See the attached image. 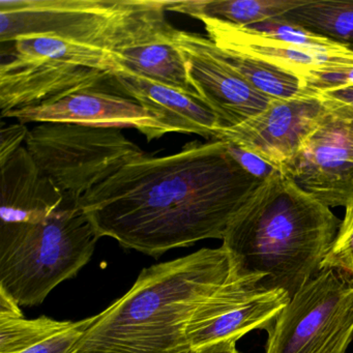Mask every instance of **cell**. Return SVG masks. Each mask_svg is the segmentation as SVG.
I'll list each match as a JSON object with an SVG mask.
<instances>
[{
    "label": "cell",
    "instance_id": "83f0119b",
    "mask_svg": "<svg viewBox=\"0 0 353 353\" xmlns=\"http://www.w3.org/2000/svg\"><path fill=\"white\" fill-rule=\"evenodd\" d=\"M16 317H23L20 305L11 295L0 289V318Z\"/></svg>",
    "mask_w": 353,
    "mask_h": 353
},
{
    "label": "cell",
    "instance_id": "ffe728a7",
    "mask_svg": "<svg viewBox=\"0 0 353 353\" xmlns=\"http://www.w3.org/2000/svg\"><path fill=\"white\" fill-rule=\"evenodd\" d=\"M219 49L233 69L236 70L255 90L270 98L289 100L311 92L305 88L303 79L280 68L235 51Z\"/></svg>",
    "mask_w": 353,
    "mask_h": 353
},
{
    "label": "cell",
    "instance_id": "52a82bcc",
    "mask_svg": "<svg viewBox=\"0 0 353 353\" xmlns=\"http://www.w3.org/2000/svg\"><path fill=\"white\" fill-rule=\"evenodd\" d=\"M26 148L63 195V204L80 206L82 198L143 150L121 129L71 123H41L30 130Z\"/></svg>",
    "mask_w": 353,
    "mask_h": 353
},
{
    "label": "cell",
    "instance_id": "3957f363",
    "mask_svg": "<svg viewBox=\"0 0 353 353\" xmlns=\"http://www.w3.org/2000/svg\"><path fill=\"white\" fill-rule=\"evenodd\" d=\"M230 274L223 247L144 268L123 296L96 315L70 353H194L190 319Z\"/></svg>",
    "mask_w": 353,
    "mask_h": 353
},
{
    "label": "cell",
    "instance_id": "ac0fdd59",
    "mask_svg": "<svg viewBox=\"0 0 353 353\" xmlns=\"http://www.w3.org/2000/svg\"><path fill=\"white\" fill-rule=\"evenodd\" d=\"M309 0H183L167 1L166 11L216 18L241 28H251L266 20L283 17L307 5Z\"/></svg>",
    "mask_w": 353,
    "mask_h": 353
},
{
    "label": "cell",
    "instance_id": "d6986e66",
    "mask_svg": "<svg viewBox=\"0 0 353 353\" xmlns=\"http://www.w3.org/2000/svg\"><path fill=\"white\" fill-rule=\"evenodd\" d=\"M284 17L341 46L353 49V1L309 0L307 5Z\"/></svg>",
    "mask_w": 353,
    "mask_h": 353
},
{
    "label": "cell",
    "instance_id": "d4e9b609",
    "mask_svg": "<svg viewBox=\"0 0 353 353\" xmlns=\"http://www.w3.org/2000/svg\"><path fill=\"white\" fill-rule=\"evenodd\" d=\"M305 85L307 90L316 94L326 90L353 86V68L313 72L305 78Z\"/></svg>",
    "mask_w": 353,
    "mask_h": 353
},
{
    "label": "cell",
    "instance_id": "603a6c76",
    "mask_svg": "<svg viewBox=\"0 0 353 353\" xmlns=\"http://www.w3.org/2000/svg\"><path fill=\"white\" fill-rule=\"evenodd\" d=\"M321 270H336L353 279V202L346 206L338 234L322 262Z\"/></svg>",
    "mask_w": 353,
    "mask_h": 353
},
{
    "label": "cell",
    "instance_id": "5bb4252c",
    "mask_svg": "<svg viewBox=\"0 0 353 353\" xmlns=\"http://www.w3.org/2000/svg\"><path fill=\"white\" fill-rule=\"evenodd\" d=\"M208 39L221 49L266 61L305 81L313 72L353 68V49L345 46L314 49L281 42L216 18L199 16Z\"/></svg>",
    "mask_w": 353,
    "mask_h": 353
},
{
    "label": "cell",
    "instance_id": "9c48e42d",
    "mask_svg": "<svg viewBox=\"0 0 353 353\" xmlns=\"http://www.w3.org/2000/svg\"><path fill=\"white\" fill-rule=\"evenodd\" d=\"M323 100L319 125L283 172L328 208H346L353 202V107Z\"/></svg>",
    "mask_w": 353,
    "mask_h": 353
},
{
    "label": "cell",
    "instance_id": "44dd1931",
    "mask_svg": "<svg viewBox=\"0 0 353 353\" xmlns=\"http://www.w3.org/2000/svg\"><path fill=\"white\" fill-rule=\"evenodd\" d=\"M73 323L59 321L47 316L37 319L0 318V353L24 352L46 339L68 330Z\"/></svg>",
    "mask_w": 353,
    "mask_h": 353
},
{
    "label": "cell",
    "instance_id": "8992f818",
    "mask_svg": "<svg viewBox=\"0 0 353 353\" xmlns=\"http://www.w3.org/2000/svg\"><path fill=\"white\" fill-rule=\"evenodd\" d=\"M8 50L0 65L3 117L82 90H102L119 73L110 51L54 37H23L9 43Z\"/></svg>",
    "mask_w": 353,
    "mask_h": 353
},
{
    "label": "cell",
    "instance_id": "4fadbf2b",
    "mask_svg": "<svg viewBox=\"0 0 353 353\" xmlns=\"http://www.w3.org/2000/svg\"><path fill=\"white\" fill-rule=\"evenodd\" d=\"M3 117L17 119L24 125L71 123L108 129H136L148 142L162 137L156 119L141 105L102 90H82L50 104L12 111Z\"/></svg>",
    "mask_w": 353,
    "mask_h": 353
},
{
    "label": "cell",
    "instance_id": "2e32d148",
    "mask_svg": "<svg viewBox=\"0 0 353 353\" xmlns=\"http://www.w3.org/2000/svg\"><path fill=\"white\" fill-rule=\"evenodd\" d=\"M0 224L46 220L63 205V195L26 146L0 164Z\"/></svg>",
    "mask_w": 353,
    "mask_h": 353
},
{
    "label": "cell",
    "instance_id": "30bf717a",
    "mask_svg": "<svg viewBox=\"0 0 353 353\" xmlns=\"http://www.w3.org/2000/svg\"><path fill=\"white\" fill-rule=\"evenodd\" d=\"M290 301L286 292L231 276L196 310L187 327L194 351L248 332L270 328Z\"/></svg>",
    "mask_w": 353,
    "mask_h": 353
},
{
    "label": "cell",
    "instance_id": "cb8c5ba5",
    "mask_svg": "<svg viewBox=\"0 0 353 353\" xmlns=\"http://www.w3.org/2000/svg\"><path fill=\"white\" fill-rule=\"evenodd\" d=\"M96 316L74 322L68 330L59 332L22 353H70L83 336Z\"/></svg>",
    "mask_w": 353,
    "mask_h": 353
},
{
    "label": "cell",
    "instance_id": "9a60e30c",
    "mask_svg": "<svg viewBox=\"0 0 353 353\" xmlns=\"http://www.w3.org/2000/svg\"><path fill=\"white\" fill-rule=\"evenodd\" d=\"M112 82L154 117L162 137L170 133L196 134L210 141L222 128L218 115L201 97L129 74H117Z\"/></svg>",
    "mask_w": 353,
    "mask_h": 353
},
{
    "label": "cell",
    "instance_id": "6da1fadb",
    "mask_svg": "<svg viewBox=\"0 0 353 353\" xmlns=\"http://www.w3.org/2000/svg\"><path fill=\"white\" fill-rule=\"evenodd\" d=\"M232 158L225 142L188 143L176 154L132 161L80 202L100 237L160 257L176 248L223 239L262 185Z\"/></svg>",
    "mask_w": 353,
    "mask_h": 353
},
{
    "label": "cell",
    "instance_id": "5b68a950",
    "mask_svg": "<svg viewBox=\"0 0 353 353\" xmlns=\"http://www.w3.org/2000/svg\"><path fill=\"white\" fill-rule=\"evenodd\" d=\"M80 206L36 223L0 224V289L19 305H40L92 259L100 239Z\"/></svg>",
    "mask_w": 353,
    "mask_h": 353
},
{
    "label": "cell",
    "instance_id": "f546056e",
    "mask_svg": "<svg viewBox=\"0 0 353 353\" xmlns=\"http://www.w3.org/2000/svg\"><path fill=\"white\" fill-rule=\"evenodd\" d=\"M194 353H239L236 340H224L197 349Z\"/></svg>",
    "mask_w": 353,
    "mask_h": 353
},
{
    "label": "cell",
    "instance_id": "4316f807",
    "mask_svg": "<svg viewBox=\"0 0 353 353\" xmlns=\"http://www.w3.org/2000/svg\"><path fill=\"white\" fill-rule=\"evenodd\" d=\"M28 134L30 131L24 123L3 125L0 130V164L5 163L22 148V143L26 142Z\"/></svg>",
    "mask_w": 353,
    "mask_h": 353
},
{
    "label": "cell",
    "instance_id": "e0dca14e",
    "mask_svg": "<svg viewBox=\"0 0 353 353\" xmlns=\"http://www.w3.org/2000/svg\"><path fill=\"white\" fill-rule=\"evenodd\" d=\"M171 34L161 40L135 45L119 51L114 57L119 73L145 78L200 97L190 79L183 53L171 40Z\"/></svg>",
    "mask_w": 353,
    "mask_h": 353
},
{
    "label": "cell",
    "instance_id": "7402d4cb",
    "mask_svg": "<svg viewBox=\"0 0 353 353\" xmlns=\"http://www.w3.org/2000/svg\"><path fill=\"white\" fill-rule=\"evenodd\" d=\"M249 28L256 34L265 37V38L274 39V40L296 45L299 47H305V48L326 49L340 46L330 39L314 34V32L289 21L284 16L266 20V21L256 24Z\"/></svg>",
    "mask_w": 353,
    "mask_h": 353
},
{
    "label": "cell",
    "instance_id": "f1b7e54d",
    "mask_svg": "<svg viewBox=\"0 0 353 353\" xmlns=\"http://www.w3.org/2000/svg\"><path fill=\"white\" fill-rule=\"evenodd\" d=\"M318 94L326 100L334 101V102L342 103V104L353 107V86L326 90V92H320Z\"/></svg>",
    "mask_w": 353,
    "mask_h": 353
},
{
    "label": "cell",
    "instance_id": "277c9868",
    "mask_svg": "<svg viewBox=\"0 0 353 353\" xmlns=\"http://www.w3.org/2000/svg\"><path fill=\"white\" fill-rule=\"evenodd\" d=\"M167 0H0V42L54 37L117 54L170 36Z\"/></svg>",
    "mask_w": 353,
    "mask_h": 353
},
{
    "label": "cell",
    "instance_id": "ba28073f",
    "mask_svg": "<svg viewBox=\"0 0 353 353\" xmlns=\"http://www.w3.org/2000/svg\"><path fill=\"white\" fill-rule=\"evenodd\" d=\"M268 330L265 353H346L353 339V279L321 270Z\"/></svg>",
    "mask_w": 353,
    "mask_h": 353
},
{
    "label": "cell",
    "instance_id": "8fae6325",
    "mask_svg": "<svg viewBox=\"0 0 353 353\" xmlns=\"http://www.w3.org/2000/svg\"><path fill=\"white\" fill-rule=\"evenodd\" d=\"M324 111L323 99L312 92L299 98L274 100L245 123L216 129L214 140L235 144L283 172L319 125Z\"/></svg>",
    "mask_w": 353,
    "mask_h": 353
},
{
    "label": "cell",
    "instance_id": "7a4b0ae2",
    "mask_svg": "<svg viewBox=\"0 0 353 353\" xmlns=\"http://www.w3.org/2000/svg\"><path fill=\"white\" fill-rule=\"evenodd\" d=\"M342 221L279 171L231 220L223 236L231 276L292 297L321 272Z\"/></svg>",
    "mask_w": 353,
    "mask_h": 353
},
{
    "label": "cell",
    "instance_id": "484cf974",
    "mask_svg": "<svg viewBox=\"0 0 353 353\" xmlns=\"http://www.w3.org/2000/svg\"><path fill=\"white\" fill-rule=\"evenodd\" d=\"M225 143H226L229 154L241 165V168L262 183L281 171L280 169L266 162L263 159L259 158L256 154H252L235 144L228 143V142H225Z\"/></svg>",
    "mask_w": 353,
    "mask_h": 353
},
{
    "label": "cell",
    "instance_id": "7c38bea8",
    "mask_svg": "<svg viewBox=\"0 0 353 353\" xmlns=\"http://www.w3.org/2000/svg\"><path fill=\"white\" fill-rule=\"evenodd\" d=\"M173 44L183 53L190 79L223 127H234L256 117L274 100L258 92L208 38L173 28Z\"/></svg>",
    "mask_w": 353,
    "mask_h": 353
}]
</instances>
